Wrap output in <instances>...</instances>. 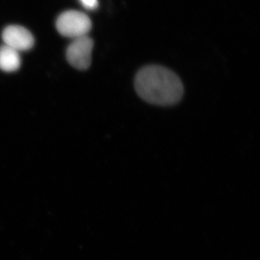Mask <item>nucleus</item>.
Returning a JSON list of instances; mask_svg holds the SVG:
<instances>
[{
  "label": "nucleus",
  "mask_w": 260,
  "mask_h": 260,
  "mask_svg": "<svg viewBox=\"0 0 260 260\" xmlns=\"http://www.w3.org/2000/svg\"><path fill=\"white\" fill-rule=\"evenodd\" d=\"M135 86L141 99L157 106L177 104L184 93V86L177 75L158 65L142 68L135 77Z\"/></svg>",
  "instance_id": "f257e3e1"
},
{
  "label": "nucleus",
  "mask_w": 260,
  "mask_h": 260,
  "mask_svg": "<svg viewBox=\"0 0 260 260\" xmlns=\"http://www.w3.org/2000/svg\"><path fill=\"white\" fill-rule=\"evenodd\" d=\"M56 26L61 35L75 39L87 36L92 28V23L85 13L69 10L59 15Z\"/></svg>",
  "instance_id": "f03ea898"
},
{
  "label": "nucleus",
  "mask_w": 260,
  "mask_h": 260,
  "mask_svg": "<svg viewBox=\"0 0 260 260\" xmlns=\"http://www.w3.org/2000/svg\"><path fill=\"white\" fill-rule=\"evenodd\" d=\"M93 49V41L88 36L77 38L67 49V59L75 69H88L91 64Z\"/></svg>",
  "instance_id": "7ed1b4c3"
},
{
  "label": "nucleus",
  "mask_w": 260,
  "mask_h": 260,
  "mask_svg": "<svg viewBox=\"0 0 260 260\" xmlns=\"http://www.w3.org/2000/svg\"><path fill=\"white\" fill-rule=\"evenodd\" d=\"M5 45L13 48L15 50L25 51L30 50L34 45V38L31 32L20 25H9L3 32Z\"/></svg>",
  "instance_id": "20e7f679"
},
{
  "label": "nucleus",
  "mask_w": 260,
  "mask_h": 260,
  "mask_svg": "<svg viewBox=\"0 0 260 260\" xmlns=\"http://www.w3.org/2000/svg\"><path fill=\"white\" fill-rule=\"evenodd\" d=\"M20 64L21 59L18 51L7 45L0 47V70L13 73L20 68Z\"/></svg>",
  "instance_id": "39448f33"
},
{
  "label": "nucleus",
  "mask_w": 260,
  "mask_h": 260,
  "mask_svg": "<svg viewBox=\"0 0 260 260\" xmlns=\"http://www.w3.org/2000/svg\"><path fill=\"white\" fill-rule=\"evenodd\" d=\"M84 8L92 10L98 8V0H80Z\"/></svg>",
  "instance_id": "423d86ee"
}]
</instances>
